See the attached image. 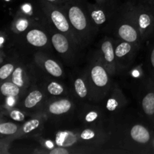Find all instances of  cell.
Wrapping results in <instances>:
<instances>
[{
  "mask_svg": "<svg viewBox=\"0 0 154 154\" xmlns=\"http://www.w3.org/2000/svg\"><path fill=\"white\" fill-rule=\"evenodd\" d=\"M123 112L109 117V139L105 147L118 153H150L153 150V126L148 122L132 120Z\"/></svg>",
  "mask_w": 154,
  "mask_h": 154,
  "instance_id": "6da1fadb",
  "label": "cell"
},
{
  "mask_svg": "<svg viewBox=\"0 0 154 154\" xmlns=\"http://www.w3.org/2000/svg\"><path fill=\"white\" fill-rule=\"evenodd\" d=\"M67 16L81 48L90 43L97 32L87 14L85 3L80 0H67L61 8Z\"/></svg>",
  "mask_w": 154,
  "mask_h": 154,
  "instance_id": "7a4b0ae2",
  "label": "cell"
},
{
  "mask_svg": "<svg viewBox=\"0 0 154 154\" xmlns=\"http://www.w3.org/2000/svg\"><path fill=\"white\" fill-rule=\"evenodd\" d=\"M90 93V100L93 103L101 104L113 84L111 76L105 66L93 57L84 69Z\"/></svg>",
  "mask_w": 154,
  "mask_h": 154,
  "instance_id": "3957f363",
  "label": "cell"
},
{
  "mask_svg": "<svg viewBox=\"0 0 154 154\" xmlns=\"http://www.w3.org/2000/svg\"><path fill=\"white\" fill-rule=\"evenodd\" d=\"M120 11L132 20L141 33L143 43L154 37V8L147 4L129 1L120 7Z\"/></svg>",
  "mask_w": 154,
  "mask_h": 154,
  "instance_id": "277c9868",
  "label": "cell"
},
{
  "mask_svg": "<svg viewBox=\"0 0 154 154\" xmlns=\"http://www.w3.org/2000/svg\"><path fill=\"white\" fill-rule=\"evenodd\" d=\"M79 103L71 96L48 98L39 114L47 120H63L75 117Z\"/></svg>",
  "mask_w": 154,
  "mask_h": 154,
  "instance_id": "5b68a950",
  "label": "cell"
},
{
  "mask_svg": "<svg viewBox=\"0 0 154 154\" xmlns=\"http://www.w3.org/2000/svg\"><path fill=\"white\" fill-rule=\"evenodd\" d=\"M39 5L45 14L47 22L51 25V28L67 35L76 45L81 48L73 28L63 9L58 6L45 2L42 0H39Z\"/></svg>",
  "mask_w": 154,
  "mask_h": 154,
  "instance_id": "8992f818",
  "label": "cell"
},
{
  "mask_svg": "<svg viewBox=\"0 0 154 154\" xmlns=\"http://www.w3.org/2000/svg\"><path fill=\"white\" fill-rule=\"evenodd\" d=\"M75 119L84 126L108 128L109 116L100 104L87 102L79 104Z\"/></svg>",
  "mask_w": 154,
  "mask_h": 154,
  "instance_id": "52a82bcc",
  "label": "cell"
},
{
  "mask_svg": "<svg viewBox=\"0 0 154 154\" xmlns=\"http://www.w3.org/2000/svg\"><path fill=\"white\" fill-rule=\"evenodd\" d=\"M86 9L92 23L97 29L112 26L118 15L119 10H115L111 2L108 4L86 3Z\"/></svg>",
  "mask_w": 154,
  "mask_h": 154,
  "instance_id": "ba28073f",
  "label": "cell"
},
{
  "mask_svg": "<svg viewBox=\"0 0 154 154\" xmlns=\"http://www.w3.org/2000/svg\"><path fill=\"white\" fill-rule=\"evenodd\" d=\"M137 96L141 115L154 129V81L149 75L138 84Z\"/></svg>",
  "mask_w": 154,
  "mask_h": 154,
  "instance_id": "9c48e42d",
  "label": "cell"
},
{
  "mask_svg": "<svg viewBox=\"0 0 154 154\" xmlns=\"http://www.w3.org/2000/svg\"><path fill=\"white\" fill-rule=\"evenodd\" d=\"M48 98L42 84L36 83L18 101L17 107L29 115H35L40 113Z\"/></svg>",
  "mask_w": 154,
  "mask_h": 154,
  "instance_id": "30bf717a",
  "label": "cell"
},
{
  "mask_svg": "<svg viewBox=\"0 0 154 154\" xmlns=\"http://www.w3.org/2000/svg\"><path fill=\"white\" fill-rule=\"evenodd\" d=\"M111 29L114 35L120 40L136 44L141 46L144 44L138 27L132 22V20L120 11V9Z\"/></svg>",
  "mask_w": 154,
  "mask_h": 154,
  "instance_id": "8fae6325",
  "label": "cell"
},
{
  "mask_svg": "<svg viewBox=\"0 0 154 154\" xmlns=\"http://www.w3.org/2000/svg\"><path fill=\"white\" fill-rule=\"evenodd\" d=\"M115 43V58L118 75L126 72L132 66L141 45L120 40Z\"/></svg>",
  "mask_w": 154,
  "mask_h": 154,
  "instance_id": "7c38bea8",
  "label": "cell"
},
{
  "mask_svg": "<svg viewBox=\"0 0 154 154\" xmlns=\"http://www.w3.org/2000/svg\"><path fill=\"white\" fill-rule=\"evenodd\" d=\"M115 43L112 38L105 37L99 42L98 49L94 55V57L105 66L112 77L118 75L114 51Z\"/></svg>",
  "mask_w": 154,
  "mask_h": 154,
  "instance_id": "4fadbf2b",
  "label": "cell"
},
{
  "mask_svg": "<svg viewBox=\"0 0 154 154\" xmlns=\"http://www.w3.org/2000/svg\"><path fill=\"white\" fill-rule=\"evenodd\" d=\"M48 32L51 36L53 48L56 52L60 54L62 58L67 63L73 62L76 54V50L80 47L70 38L54 29H51Z\"/></svg>",
  "mask_w": 154,
  "mask_h": 154,
  "instance_id": "5bb4252c",
  "label": "cell"
},
{
  "mask_svg": "<svg viewBox=\"0 0 154 154\" xmlns=\"http://www.w3.org/2000/svg\"><path fill=\"white\" fill-rule=\"evenodd\" d=\"M128 100L122 89L113 83L109 93L100 104L109 117L119 114L126 109Z\"/></svg>",
  "mask_w": 154,
  "mask_h": 154,
  "instance_id": "9a60e30c",
  "label": "cell"
},
{
  "mask_svg": "<svg viewBox=\"0 0 154 154\" xmlns=\"http://www.w3.org/2000/svg\"><path fill=\"white\" fill-rule=\"evenodd\" d=\"M36 76L35 71L33 68L17 63L13 74L8 80L20 88L22 92L21 97H23L33 84L38 82Z\"/></svg>",
  "mask_w": 154,
  "mask_h": 154,
  "instance_id": "2e32d148",
  "label": "cell"
},
{
  "mask_svg": "<svg viewBox=\"0 0 154 154\" xmlns=\"http://www.w3.org/2000/svg\"><path fill=\"white\" fill-rule=\"evenodd\" d=\"M47 118L43 114L32 115L29 119L22 123L19 131L14 138V141L23 138H37L40 136L45 129Z\"/></svg>",
  "mask_w": 154,
  "mask_h": 154,
  "instance_id": "e0dca14e",
  "label": "cell"
},
{
  "mask_svg": "<svg viewBox=\"0 0 154 154\" xmlns=\"http://www.w3.org/2000/svg\"><path fill=\"white\" fill-rule=\"evenodd\" d=\"M35 64L42 73L57 79L64 78V71L61 65L47 55L43 51H37L34 54Z\"/></svg>",
  "mask_w": 154,
  "mask_h": 154,
  "instance_id": "ac0fdd59",
  "label": "cell"
},
{
  "mask_svg": "<svg viewBox=\"0 0 154 154\" xmlns=\"http://www.w3.org/2000/svg\"><path fill=\"white\" fill-rule=\"evenodd\" d=\"M71 80L72 97L79 104L91 102L90 90L84 70L82 72H78L72 75Z\"/></svg>",
  "mask_w": 154,
  "mask_h": 154,
  "instance_id": "d6986e66",
  "label": "cell"
},
{
  "mask_svg": "<svg viewBox=\"0 0 154 154\" xmlns=\"http://www.w3.org/2000/svg\"><path fill=\"white\" fill-rule=\"evenodd\" d=\"M21 37L23 38L25 42L32 48L42 50H48L53 48L49 32L48 34L43 29L38 26L30 28Z\"/></svg>",
  "mask_w": 154,
  "mask_h": 154,
  "instance_id": "ffe728a7",
  "label": "cell"
},
{
  "mask_svg": "<svg viewBox=\"0 0 154 154\" xmlns=\"http://www.w3.org/2000/svg\"><path fill=\"white\" fill-rule=\"evenodd\" d=\"M39 84H42L49 98L70 96L69 89L57 78L47 75L42 78Z\"/></svg>",
  "mask_w": 154,
  "mask_h": 154,
  "instance_id": "44dd1931",
  "label": "cell"
},
{
  "mask_svg": "<svg viewBox=\"0 0 154 154\" xmlns=\"http://www.w3.org/2000/svg\"><path fill=\"white\" fill-rule=\"evenodd\" d=\"M33 26H38L34 21L24 14L20 12L19 15L16 16L12 22L11 31L16 35H23L26 31Z\"/></svg>",
  "mask_w": 154,
  "mask_h": 154,
  "instance_id": "7402d4cb",
  "label": "cell"
},
{
  "mask_svg": "<svg viewBox=\"0 0 154 154\" xmlns=\"http://www.w3.org/2000/svg\"><path fill=\"white\" fill-rule=\"evenodd\" d=\"M22 123L16 122H2L0 123V134L2 138L14 141V138L19 131Z\"/></svg>",
  "mask_w": 154,
  "mask_h": 154,
  "instance_id": "603a6c76",
  "label": "cell"
},
{
  "mask_svg": "<svg viewBox=\"0 0 154 154\" xmlns=\"http://www.w3.org/2000/svg\"><path fill=\"white\" fill-rule=\"evenodd\" d=\"M0 90H1V93L2 94V96H4L6 98H17L20 100V99L21 97V93H22V92H21L20 88L17 85H16L14 83L10 81V80L3 81L1 84Z\"/></svg>",
  "mask_w": 154,
  "mask_h": 154,
  "instance_id": "cb8c5ba5",
  "label": "cell"
},
{
  "mask_svg": "<svg viewBox=\"0 0 154 154\" xmlns=\"http://www.w3.org/2000/svg\"><path fill=\"white\" fill-rule=\"evenodd\" d=\"M17 63L13 62H8L3 64L0 68V79L2 82L5 81H7L13 74L15 68H16Z\"/></svg>",
  "mask_w": 154,
  "mask_h": 154,
  "instance_id": "d4e9b609",
  "label": "cell"
},
{
  "mask_svg": "<svg viewBox=\"0 0 154 154\" xmlns=\"http://www.w3.org/2000/svg\"><path fill=\"white\" fill-rule=\"evenodd\" d=\"M147 71L149 76L154 81V43L149 47L147 58Z\"/></svg>",
  "mask_w": 154,
  "mask_h": 154,
  "instance_id": "484cf974",
  "label": "cell"
},
{
  "mask_svg": "<svg viewBox=\"0 0 154 154\" xmlns=\"http://www.w3.org/2000/svg\"><path fill=\"white\" fill-rule=\"evenodd\" d=\"M8 116L11 119L17 122H23L26 120L27 116H31L26 112L18 108H13L8 111Z\"/></svg>",
  "mask_w": 154,
  "mask_h": 154,
  "instance_id": "4316f807",
  "label": "cell"
},
{
  "mask_svg": "<svg viewBox=\"0 0 154 154\" xmlns=\"http://www.w3.org/2000/svg\"><path fill=\"white\" fill-rule=\"evenodd\" d=\"M48 154H72V153H78L77 150L69 147H60V146H56L54 148L48 150Z\"/></svg>",
  "mask_w": 154,
  "mask_h": 154,
  "instance_id": "83f0119b",
  "label": "cell"
},
{
  "mask_svg": "<svg viewBox=\"0 0 154 154\" xmlns=\"http://www.w3.org/2000/svg\"><path fill=\"white\" fill-rule=\"evenodd\" d=\"M42 1L45 2L47 3H49V4L54 5L58 6L60 8H62L67 0H42Z\"/></svg>",
  "mask_w": 154,
  "mask_h": 154,
  "instance_id": "f1b7e54d",
  "label": "cell"
},
{
  "mask_svg": "<svg viewBox=\"0 0 154 154\" xmlns=\"http://www.w3.org/2000/svg\"><path fill=\"white\" fill-rule=\"evenodd\" d=\"M133 2H141V3H144V4H147L150 5H152L151 3V0H132Z\"/></svg>",
  "mask_w": 154,
  "mask_h": 154,
  "instance_id": "f546056e",
  "label": "cell"
},
{
  "mask_svg": "<svg viewBox=\"0 0 154 154\" xmlns=\"http://www.w3.org/2000/svg\"><path fill=\"white\" fill-rule=\"evenodd\" d=\"M95 2L99 4H108V3L111 2L110 0H95Z\"/></svg>",
  "mask_w": 154,
  "mask_h": 154,
  "instance_id": "4dcf8cb0",
  "label": "cell"
},
{
  "mask_svg": "<svg viewBox=\"0 0 154 154\" xmlns=\"http://www.w3.org/2000/svg\"><path fill=\"white\" fill-rule=\"evenodd\" d=\"M151 3H152V5L154 8V0H151Z\"/></svg>",
  "mask_w": 154,
  "mask_h": 154,
  "instance_id": "1f68e13d",
  "label": "cell"
},
{
  "mask_svg": "<svg viewBox=\"0 0 154 154\" xmlns=\"http://www.w3.org/2000/svg\"><path fill=\"white\" fill-rule=\"evenodd\" d=\"M153 150H154V141H153Z\"/></svg>",
  "mask_w": 154,
  "mask_h": 154,
  "instance_id": "d6a6232c",
  "label": "cell"
}]
</instances>
